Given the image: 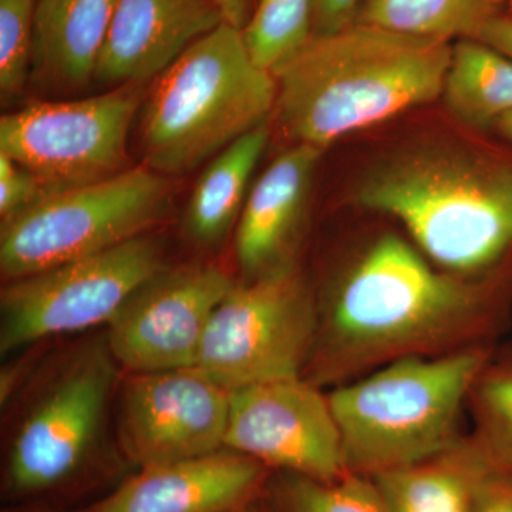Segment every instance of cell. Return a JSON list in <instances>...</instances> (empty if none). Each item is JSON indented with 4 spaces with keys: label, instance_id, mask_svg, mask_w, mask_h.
Listing matches in <instances>:
<instances>
[{
    "label": "cell",
    "instance_id": "obj_7",
    "mask_svg": "<svg viewBox=\"0 0 512 512\" xmlns=\"http://www.w3.org/2000/svg\"><path fill=\"white\" fill-rule=\"evenodd\" d=\"M318 316L291 262L232 286L215 309L194 367L227 389L298 379L312 357Z\"/></svg>",
    "mask_w": 512,
    "mask_h": 512
},
{
    "label": "cell",
    "instance_id": "obj_23",
    "mask_svg": "<svg viewBox=\"0 0 512 512\" xmlns=\"http://www.w3.org/2000/svg\"><path fill=\"white\" fill-rule=\"evenodd\" d=\"M316 0H258L242 29L249 55L275 74L313 37Z\"/></svg>",
    "mask_w": 512,
    "mask_h": 512
},
{
    "label": "cell",
    "instance_id": "obj_3",
    "mask_svg": "<svg viewBox=\"0 0 512 512\" xmlns=\"http://www.w3.org/2000/svg\"><path fill=\"white\" fill-rule=\"evenodd\" d=\"M367 210L402 222L450 271L512 266V157L474 151H414L373 170L356 191Z\"/></svg>",
    "mask_w": 512,
    "mask_h": 512
},
{
    "label": "cell",
    "instance_id": "obj_24",
    "mask_svg": "<svg viewBox=\"0 0 512 512\" xmlns=\"http://www.w3.org/2000/svg\"><path fill=\"white\" fill-rule=\"evenodd\" d=\"M265 495L271 512H386L372 478L355 473L319 481L278 471Z\"/></svg>",
    "mask_w": 512,
    "mask_h": 512
},
{
    "label": "cell",
    "instance_id": "obj_33",
    "mask_svg": "<svg viewBox=\"0 0 512 512\" xmlns=\"http://www.w3.org/2000/svg\"><path fill=\"white\" fill-rule=\"evenodd\" d=\"M505 8H507L508 15L512 16V0H505Z\"/></svg>",
    "mask_w": 512,
    "mask_h": 512
},
{
    "label": "cell",
    "instance_id": "obj_20",
    "mask_svg": "<svg viewBox=\"0 0 512 512\" xmlns=\"http://www.w3.org/2000/svg\"><path fill=\"white\" fill-rule=\"evenodd\" d=\"M441 94L458 120L494 127L512 111V62L481 40H458Z\"/></svg>",
    "mask_w": 512,
    "mask_h": 512
},
{
    "label": "cell",
    "instance_id": "obj_17",
    "mask_svg": "<svg viewBox=\"0 0 512 512\" xmlns=\"http://www.w3.org/2000/svg\"><path fill=\"white\" fill-rule=\"evenodd\" d=\"M117 0H36L32 77L57 89L94 80Z\"/></svg>",
    "mask_w": 512,
    "mask_h": 512
},
{
    "label": "cell",
    "instance_id": "obj_6",
    "mask_svg": "<svg viewBox=\"0 0 512 512\" xmlns=\"http://www.w3.org/2000/svg\"><path fill=\"white\" fill-rule=\"evenodd\" d=\"M170 200L165 175L147 167L50 192L2 221L0 272L6 282L15 281L150 234L164 220Z\"/></svg>",
    "mask_w": 512,
    "mask_h": 512
},
{
    "label": "cell",
    "instance_id": "obj_1",
    "mask_svg": "<svg viewBox=\"0 0 512 512\" xmlns=\"http://www.w3.org/2000/svg\"><path fill=\"white\" fill-rule=\"evenodd\" d=\"M497 286L439 274L407 242L383 235L336 289L318 319L312 360L322 377L490 335L504 322Z\"/></svg>",
    "mask_w": 512,
    "mask_h": 512
},
{
    "label": "cell",
    "instance_id": "obj_4",
    "mask_svg": "<svg viewBox=\"0 0 512 512\" xmlns=\"http://www.w3.org/2000/svg\"><path fill=\"white\" fill-rule=\"evenodd\" d=\"M491 350L407 356L329 394L348 473L375 477L457 447L463 404Z\"/></svg>",
    "mask_w": 512,
    "mask_h": 512
},
{
    "label": "cell",
    "instance_id": "obj_14",
    "mask_svg": "<svg viewBox=\"0 0 512 512\" xmlns=\"http://www.w3.org/2000/svg\"><path fill=\"white\" fill-rule=\"evenodd\" d=\"M269 470L237 451L143 467L117 490L76 512H231L265 493Z\"/></svg>",
    "mask_w": 512,
    "mask_h": 512
},
{
    "label": "cell",
    "instance_id": "obj_30",
    "mask_svg": "<svg viewBox=\"0 0 512 512\" xmlns=\"http://www.w3.org/2000/svg\"><path fill=\"white\" fill-rule=\"evenodd\" d=\"M214 2L220 8L225 22L241 30L247 25L254 9V0H214Z\"/></svg>",
    "mask_w": 512,
    "mask_h": 512
},
{
    "label": "cell",
    "instance_id": "obj_2",
    "mask_svg": "<svg viewBox=\"0 0 512 512\" xmlns=\"http://www.w3.org/2000/svg\"><path fill=\"white\" fill-rule=\"evenodd\" d=\"M453 43L355 22L313 36L275 74L285 136L323 150L333 141L443 93Z\"/></svg>",
    "mask_w": 512,
    "mask_h": 512
},
{
    "label": "cell",
    "instance_id": "obj_16",
    "mask_svg": "<svg viewBox=\"0 0 512 512\" xmlns=\"http://www.w3.org/2000/svg\"><path fill=\"white\" fill-rule=\"evenodd\" d=\"M322 150L296 144L276 157L249 191L235 234V254L251 278L284 264L302 220Z\"/></svg>",
    "mask_w": 512,
    "mask_h": 512
},
{
    "label": "cell",
    "instance_id": "obj_5",
    "mask_svg": "<svg viewBox=\"0 0 512 512\" xmlns=\"http://www.w3.org/2000/svg\"><path fill=\"white\" fill-rule=\"evenodd\" d=\"M278 83L249 55L242 30L224 22L160 74L141 120L147 168L184 175L266 123Z\"/></svg>",
    "mask_w": 512,
    "mask_h": 512
},
{
    "label": "cell",
    "instance_id": "obj_19",
    "mask_svg": "<svg viewBox=\"0 0 512 512\" xmlns=\"http://www.w3.org/2000/svg\"><path fill=\"white\" fill-rule=\"evenodd\" d=\"M266 124L222 150L201 174L184 214L185 234L194 244L217 247L241 217L249 181L271 138Z\"/></svg>",
    "mask_w": 512,
    "mask_h": 512
},
{
    "label": "cell",
    "instance_id": "obj_10",
    "mask_svg": "<svg viewBox=\"0 0 512 512\" xmlns=\"http://www.w3.org/2000/svg\"><path fill=\"white\" fill-rule=\"evenodd\" d=\"M116 365L106 343L84 349L63 367L16 429L6 467L9 491L43 493L82 466L99 434Z\"/></svg>",
    "mask_w": 512,
    "mask_h": 512
},
{
    "label": "cell",
    "instance_id": "obj_29",
    "mask_svg": "<svg viewBox=\"0 0 512 512\" xmlns=\"http://www.w3.org/2000/svg\"><path fill=\"white\" fill-rule=\"evenodd\" d=\"M477 39L493 47L512 62V16L507 12L491 19L478 33Z\"/></svg>",
    "mask_w": 512,
    "mask_h": 512
},
{
    "label": "cell",
    "instance_id": "obj_26",
    "mask_svg": "<svg viewBox=\"0 0 512 512\" xmlns=\"http://www.w3.org/2000/svg\"><path fill=\"white\" fill-rule=\"evenodd\" d=\"M50 194L42 181L8 156L0 154V217L8 221Z\"/></svg>",
    "mask_w": 512,
    "mask_h": 512
},
{
    "label": "cell",
    "instance_id": "obj_8",
    "mask_svg": "<svg viewBox=\"0 0 512 512\" xmlns=\"http://www.w3.org/2000/svg\"><path fill=\"white\" fill-rule=\"evenodd\" d=\"M164 265L146 234L117 247L6 282L0 295V352L109 323Z\"/></svg>",
    "mask_w": 512,
    "mask_h": 512
},
{
    "label": "cell",
    "instance_id": "obj_21",
    "mask_svg": "<svg viewBox=\"0 0 512 512\" xmlns=\"http://www.w3.org/2000/svg\"><path fill=\"white\" fill-rule=\"evenodd\" d=\"M505 0H363L356 22L454 43L477 39Z\"/></svg>",
    "mask_w": 512,
    "mask_h": 512
},
{
    "label": "cell",
    "instance_id": "obj_18",
    "mask_svg": "<svg viewBox=\"0 0 512 512\" xmlns=\"http://www.w3.org/2000/svg\"><path fill=\"white\" fill-rule=\"evenodd\" d=\"M491 471L464 437L447 453L370 478L386 512H471L478 485Z\"/></svg>",
    "mask_w": 512,
    "mask_h": 512
},
{
    "label": "cell",
    "instance_id": "obj_11",
    "mask_svg": "<svg viewBox=\"0 0 512 512\" xmlns=\"http://www.w3.org/2000/svg\"><path fill=\"white\" fill-rule=\"evenodd\" d=\"M234 285L218 266H165L111 320L107 348L130 373L194 367L208 323Z\"/></svg>",
    "mask_w": 512,
    "mask_h": 512
},
{
    "label": "cell",
    "instance_id": "obj_27",
    "mask_svg": "<svg viewBox=\"0 0 512 512\" xmlns=\"http://www.w3.org/2000/svg\"><path fill=\"white\" fill-rule=\"evenodd\" d=\"M363 0H316L313 36L330 35L356 22Z\"/></svg>",
    "mask_w": 512,
    "mask_h": 512
},
{
    "label": "cell",
    "instance_id": "obj_9",
    "mask_svg": "<svg viewBox=\"0 0 512 512\" xmlns=\"http://www.w3.org/2000/svg\"><path fill=\"white\" fill-rule=\"evenodd\" d=\"M141 97L131 86L72 101H45L0 119V154L57 192L126 171L131 124Z\"/></svg>",
    "mask_w": 512,
    "mask_h": 512
},
{
    "label": "cell",
    "instance_id": "obj_28",
    "mask_svg": "<svg viewBox=\"0 0 512 512\" xmlns=\"http://www.w3.org/2000/svg\"><path fill=\"white\" fill-rule=\"evenodd\" d=\"M471 512H512V473H488L478 485Z\"/></svg>",
    "mask_w": 512,
    "mask_h": 512
},
{
    "label": "cell",
    "instance_id": "obj_32",
    "mask_svg": "<svg viewBox=\"0 0 512 512\" xmlns=\"http://www.w3.org/2000/svg\"><path fill=\"white\" fill-rule=\"evenodd\" d=\"M261 498H258V500L252 501V503L244 505V507L231 512H271L269 511L268 505H266V503H262Z\"/></svg>",
    "mask_w": 512,
    "mask_h": 512
},
{
    "label": "cell",
    "instance_id": "obj_12",
    "mask_svg": "<svg viewBox=\"0 0 512 512\" xmlns=\"http://www.w3.org/2000/svg\"><path fill=\"white\" fill-rule=\"evenodd\" d=\"M224 448L313 480L348 474L329 397L302 377L232 390Z\"/></svg>",
    "mask_w": 512,
    "mask_h": 512
},
{
    "label": "cell",
    "instance_id": "obj_22",
    "mask_svg": "<svg viewBox=\"0 0 512 512\" xmlns=\"http://www.w3.org/2000/svg\"><path fill=\"white\" fill-rule=\"evenodd\" d=\"M470 437L493 471L512 473V349L487 360L471 387Z\"/></svg>",
    "mask_w": 512,
    "mask_h": 512
},
{
    "label": "cell",
    "instance_id": "obj_25",
    "mask_svg": "<svg viewBox=\"0 0 512 512\" xmlns=\"http://www.w3.org/2000/svg\"><path fill=\"white\" fill-rule=\"evenodd\" d=\"M36 0H0V96H19L32 77Z\"/></svg>",
    "mask_w": 512,
    "mask_h": 512
},
{
    "label": "cell",
    "instance_id": "obj_15",
    "mask_svg": "<svg viewBox=\"0 0 512 512\" xmlns=\"http://www.w3.org/2000/svg\"><path fill=\"white\" fill-rule=\"evenodd\" d=\"M224 22L214 0H117L94 82L121 87L160 76Z\"/></svg>",
    "mask_w": 512,
    "mask_h": 512
},
{
    "label": "cell",
    "instance_id": "obj_13",
    "mask_svg": "<svg viewBox=\"0 0 512 512\" xmlns=\"http://www.w3.org/2000/svg\"><path fill=\"white\" fill-rule=\"evenodd\" d=\"M231 390L197 367L131 373L121 393L120 446L141 468L224 450Z\"/></svg>",
    "mask_w": 512,
    "mask_h": 512
},
{
    "label": "cell",
    "instance_id": "obj_31",
    "mask_svg": "<svg viewBox=\"0 0 512 512\" xmlns=\"http://www.w3.org/2000/svg\"><path fill=\"white\" fill-rule=\"evenodd\" d=\"M498 133L505 138V140L512 143V111L511 113L505 114L500 120L495 123Z\"/></svg>",
    "mask_w": 512,
    "mask_h": 512
}]
</instances>
